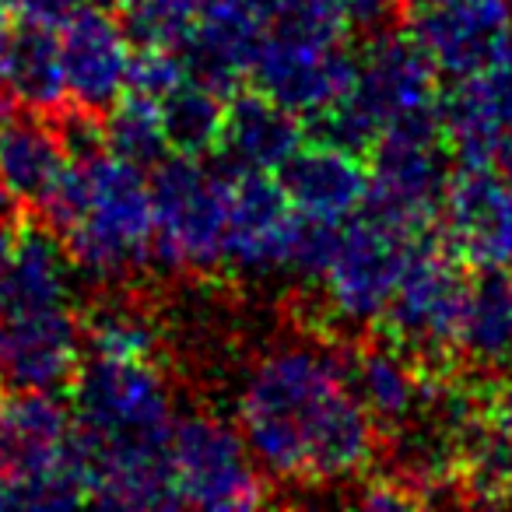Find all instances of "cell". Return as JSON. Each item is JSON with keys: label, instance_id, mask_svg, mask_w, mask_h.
Listing matches in <instances>:
<instances>
[{"label": "cell", "instance_id": "30bf717a", "mask_svg": "<svg viewBox=\"0 0 512 512\" xmlns=\"http://www.w3.org/2000/svg\"><path fill=\"white\" fill-rule=\"evenodd\" d=\"M411 246L414 239L369 214L344 225L320 278L334 320L351 323V327L376 323L397 292Z\"/></svg>", "mask_w": 512, "mask_h": 512}, {"label": "cell", "instance_id": "4dcf8cb0", "mask_svg": "<svg viewBox=\"0 0 512 512\" xmlns=\"http://www.w3.org/2000/svg\"><path fill=\"white\" fill-rule=\"evenodd\" d=\"M337 8H341L348 29L379 32V29H390L397 0H337Z\"/></svg>", "mask_w": 512, "mask_h": 512}, {"label": "cell", "instance_id": "7c38bea8", "mask_svg": "<svg viewBox=\"0 0 512 512\" xmlns=\"http://www.w3.org/2000/svg\"><path fill=\"white\" fill-rule=\"evenodd\" d=\"M302 214L274 172L235 169L228 176L225 264L253 278L288 271Z\"/></svg>", "mask_w": 512, "mask_h": 512}, {"label": "cell", "instance_id": "e575fe53", "mask_svg": "<svg viewBox=\"0 0 512 512\" xmlns=\"http://www.w3.org/2000/svg\"><path fill=\"white\" fill-rule=\"evenodd\" d=\"M8 46H11V25H8V15L0 8V116H8V88H4V67H8Z\"/></svg>", "mask_w": 512, "mask_h": 512}, {"label": "cell", "instance_id": "e0dca14e", "mask_svg": "<svg viewBox=\"0 0 512 512\" xmlns=\"http://www.w3.org/2000/svg\"><path fill=\"white\" fill-rule=\"evenodd\" d=\"M78 460L88 502L120 509H179L169 470V439H92L78 432Z\"/></svg>", "mask_w": 512, "mask_h": 512}, {"label": "cell", "instance_id": "9a60e30c", "mask_svg": "<svg viewBox=\"0 0 512 512\" xmlns=\"http://www.w3.org/2000/svg\"><path fill=\"white\" fill-rule=\"evenodd\" d=\"M337 362L358 404L369 411L379 432H404L442 393V376L418 365L397 344H348Z\"/></svg>", "mask_w": 512, "mask_h": 512}, {"label": "cell", "instance_id": "d4e9b609", "mask_svg": "<svg viewBox=\"0 0 512 512\" xmlns=\"http://www.w3.org/2000/svg\"><path fill=\"white\" fill-rule=\"evenodd\" d=\"M456 358L488 376L512 365V302L502 271H481V278L470 281Z\"/></svg>", "mask_w": 512, "mask_h": 512}, {"label": "cell", "instance_id": "cb8c5ba5", "mask_svg": "<svg viewBox=\"0 0 512 512\" xmlns=\"http://www.w3.org/2000/svg\"><path fill=\"white\" fill-rule=\"evenodd\" d=\"M4 88H8L11 99L39 116H53L67 106L57 25L39 22V18H22L11 29Z\"/></svg>", "mask_w": 512, "mask_h": 512}, {"label": "cell", "instance_id": "44dd1931", "mask_svg": "<svg viewBox=\"0 0 512 512\" xmlns=\"http://www.w3.org/2000/svg\"><path fill=\"white\" fill-rule=\"evenodd\" d=\"M264 36L267 22L253 0H207L179 50L190 78L204 81L228 99L249 78Z\"/></svg>", "mask_w": 512, "mask_h": 512}, {"label": "cell", "instance_id": "d590c367", "mask_svg": "<svg viewBox=\"0 0 512 512\" xmlns=\"http://www.w3.org/2000/svg\"><path fill=\"white\" fill-rule=\"evenodd\" d=\"M4 505H15V491H11V477H8V467L0 460V509Z\"/></svg>", "mask_w": 512, "mask_h": 512}, {"label": "cell", "instance_id": "9c48e42d", "mask_svg": "<svg viewBox=\"0 0 512 512\" xmlns=\"http://www.w3.org/2000/svg\"><path fill=\"white\" fill-rule=\"evenodd\" d=\"M169 470L179 505L214 512L267 502V481L239 428L214 414L176 418L169 435Z\"/></svg>", "mask_w": 512, "mask_h": 512}, {"label": "cell", "instance_id": "8d00e7d4", "mask_svg": "<svg viewBox=\"0 0 512 512\" xmlns=\"http://www.w3.org/2000/svg\"><path fill=\"white\" fill-rule=\"evenodd\" d=\"M435 4H442V0H397L400 11H411V15H421V11L435 8Z\"/></svg>", "mask_w": 512, "mask_h": 512}, {"label": "cell", "instance_id": "3957f363", "mask_svg": "<svg viewBox=\"0 0 512 512\" xmlns=\"http://www.w3.org/2000/svg\"><path fill=\"white\" fill-rule=\"evenodd\" d=\"M439 109V71L414 36L393 29L372 32L355 81L327 113L316 116L323 141L369 151L383 130L425 120Z\"/></svg>", "mask_w": 512, "mask_h": 512}, {"label": "cell", "instance_id": "ffe728a7", "mask_svg": "<svg viewBox=\"0 0 512 512\" xmlns=\"http://www.w3.org/2000/svg\"><path fill=\"white\" fill-rule=\"evenodd\" d=\"M439 137L460 165L491 162L495 141L512 127V50L491 67L456 81L439 95Z\"/></svg>", "mask_w": 512, "mask_h": 512}, {"label": "cell", "instance_id": "f1b7e54d", "mask_svg": "<svg viewBox=\"0 0 512 512\" xmlns=\"http://www.w3.org/2000/svg\"><path fill=\"white\" fill-rule=\"evenodd\" d=\"M85 348L102 358H155V330L134 309H102L85 323Z\"/></svg>", "mask_w": 512, "mask_h": 512}, {"label": "cell", "instance_id": "1f68e13d", "mask_svg": "<svg viewBox=\"0 0 512 512\" xmlns=\"http://www.w3.org/2000/svg\"><path fill=\"white\" fill-rule=\"evenodd\" d=\"M0 4L22 11V18H39V22L60 25L64 18H71L74 11L88 8L95 0H0Z\"/></svg>", "mask_w": 512, "mask_h": 512}, {"label": "cell", "instance_id": "484cf974", "mask_svg": "<svg viewBox=\"0 0 512 512\" xmlns=\"http://www.w3.org/2000/svg\"><path fill=\"white\" fill-rule=\"evenodd\" d=\"M169 137V151L183 158H204L218 151L221 130H225V95L197 78H186L179 88H172L165 99H158Z\"/></svg>", "mask_w": 512, "mask_h": 512}, {"label": "cell", "instance_id": "52a82bcc", "mask_svg": "<svg viewBox=\"0 0 512 512\" xmlns=\"http://www.w3.org/2000/svg\"><path fill=\"white\" fill-rule=\"evenodd\" d=\"M71 411L78 432L92 439L165 442L176 425L169 379L155 358L88 355L71 379Z\"/></svg>", "mask_w": 512, "mask_h": 512}, {"label": "cell", "instance_id": "7402d4cb", "mask_svg": "<svg viewBox=\"0 0 512 512\" xmlns=\"http://www.w3.org/2000/svg\"><path fill=\"white\" fill-rule=\"evenodd\" d=\"M74 158L64 137L43 116H0V186L15 204L39 214L60 193Z\"/></svg>", "mask_w": 512, "mask_h": 512}, {"label": "cell", "instance_id": "7a4b0ae2", "mask_svg": "<svg viewBox=\"0 0 512 512\" xmlns=\"http://www.w3.org/2000/svg\"><path fill=\"white\" fill-rule=\"evenodd\" d=\"M43 218L92 281L113 285L155 264L151 179L109 151L74 158Z\"/></svg>", "mask_w": 512, "mask_h": 512}, {"label": "cell", "instance_id": "277c9868", "mask_svg": "<svg viewBox=\"0 0 512 512\" xmlns=\"http://www.w3.org/2000/svg\"><path fill=\"white\" fill-rule=\"evenodd\" d=\"M0 460L15 505L64 509L88 502L74 411L53 390H18L15 400L0 404Z\"/></svg>", "mask_w": 512, "mask_h": 512}, {"label": "cell", "instance_id": "4fadbf2b", "mask_svg": "<svg viewBox=\"0 0 512 512\" xmlns=\"http://www.w3.org/2000/svg\"><path fill=\"white\" fill-rule=\"evenodd\" d=\"M442 235L467 271L512 267V186L484 165H460L442 193Z\"/></svg>", "mask_w": 512, "mask_h": 512}, {"label": "cell", "instance_id": "6da1fadb", "mask_svg": "<svg viewBox=\"0 0 512 512\" xmlns=\"http://www.w3.org/2000/svg\"><path fill=\"white\" fill-rule=\"evenodd\" d=\"M235 421L267 477L334 484L358 477L376 456L379 428L337 362V344H285L242 379Z\"/></svg>", "mask_w": 512, "mask_h": 512}, {"label": "cell", "instance_id": "5bb4252c", "mask_svg": "<svg viewBox=\"0 0 512 512\" xmlns=\"http://www.w3.org/2000/svg\"><path fill=\"white\" fill-rule=\"evenodd\" d=\"M57 36L67 99L85 113H106L127 92L130 81L134 46L127 25L88 4L57 25Z\"/></svg>", "mask_w": 512, "mask_h": 512}, {"label": "cell", "instance_id": "ba28073f", "mask_svg": "<svg viewBox=\"0 0 512 512\" xmlns=\"http://www.w3.org/2000/svg\"><path fill=\"white\" fill-rule=\"evenodd\" d=\"M439 116L407 120L383 130L369 148V218L397 228L407 239L428 235L446 193Z\"/></svg>", "mask_w": 512, "mask_h": 512}, {"label": "cell", "instance_id": "4316f807", "mask_svg": "<svg viewBox=\"0 0 512 512\" xmlns=\"http://www.w3.org/2000/svg\"><path fill=\"white\" fill-rule=\"evenodd\" d=\"M102 144L109 155L137 165V169H155L169 158V137H165L162 109L155 99L137 92H123L102 120Z\"/></svg>", "mask_w": 512, "mask_h": 512}, {"label": "cell", "instance_id": "f546056e", "mask_svg": "<svg viewBox=\"0 0 512 512\" xmlns=\"http://www.w3.org/2000/svg\"><path fill=\"white\" fill-rule=\"evenodd\" d=\"M190 78L186 60L172 46H141V53H134L130 60V81L127 92L148 95V99H165L172 88H179Z\"/></svg>", "mask_w": 512, "mask_h": 512}, {"label": "cell", "instance_id": "ac0fdd59", "mask_svg": "<svg viewBox=\"0 0 512 512\" xmlns=\"http://www.w3.org/2000/svg\"><path fill=\"white\" fill-rule=\"evenodd\" d=\"M414 39L435 71L460 81L512 50V11L505 0H442L421 11Z\"/></svg>", "mask_w": 512, "mask_h": 512}, {"label": "cell", "instance_id": "8fae6325", "mask_svg": "<svg viewBox=\"0 0 512 512\" xmlns=\"http://www.w3.org/2000/svg\"><path fill=\"white\" fill-rule=\"evenodd\" d=\"M256 92L285 106L302 120L327 113L355 81V60L344 50V39L267 32L253 60Z\"/></svg>", "mask_w": 512, "mask_h": 512}, {"label": "cell", "instance_id": "836d02e7", "mask_svg": "<svg viewBox=\"0 0 512 512\" xmlns=\"http://www.w3.org/2000/svg\"><path fill=\"white\" fill-rule=\"evenodd\" d=\"M491 162H495L498 179L512 186V127L495 141V148H491Z\"/></svg>", "mask_w": 512, "mask_h": 512}, {"label": "cell", "instance_id": "d6a6232c", "mask_svg": "<svg viewBox=\"0 0 512 512\" xmlns=\"http://www.w3.org/2000/svg\"><path fill=\"white\" fill-rule=\"evenodd\" d=\"M11 249H15V225H11V218H0V313H4V302H8Z\"/></svg>", "mask_w": 512, "mask_h": 512}, {"label": "cell", "instance_id": "5b68a950", "mask_svg": "<svg viewBox=\"0 0 512 512\" xmlns=\"http://www.w3.org/2000/svg\"><path fill=\"white\" fill-rule=\"evenodd\" d=\"M467 267L435 235L414 239L400 285L383 320V334L418 365L446 376L456 362L460 323L467 309Z\"/></svg>", "mask_w": 512, "mask_h": 512}, {"label": "cell", "instance_id": "603a6c76", "mask_svg": "<svg viewBox=\"0 0 512 512\" xmlns=\"http://www.w3.org/2000/svg\"><path fill=\"white\" fill-rule=\"evenodd\" d=\"M302 144H306L302 116L288 113L285 106H278L267 95L242 92L228 102L218 148L228 155L232 169L274 172L278 176Z\"/></svg>", "mask_w": 512, "mask_h": 512}, {"label": "cell", "instance_id": "2e32d148", "mask_svg": "<svg viewBox=\"0 0 512 512\" xmlns=\"http://www.w3.org/2000/svg\"><path fill=\"white\" fill-rule=\"evenodd\" d=\"M85 351V323L74 306L0 316V379L15 390H57L74 379Z\"/></svg>", "mask_w": 512, "mask_h": 512}, {"label": "cell", "instance_id": "d6986e66", "mask_svg": "<svg viewBox=\"0 0 512 512\" xmlns=\"http://www.w3.org/2000/svg\"><path fill=\"white\" fill-rule=\"evenodd\" d=\"M278 179L302 218L348 225L369 197V158L365 151L320 137L302 144L278 172Z\"/></svg>", "mask_w": 512, "mask_h": 512}, {"label": "cell", "instance_id": "74e56055", "mask_svg": "<svg viewBox=\"0 0 512 512\" xmlns=\"http://www.w3.org/2000/svg\"><path fill=\"white\" fill-rule=\"evenodd\" d=\"M509 302H512V281H509Z\"/></svg>", "mask_w": 512, "mask_h": 512}, {"label": "cell", "instance_id": "83f0119b", "mask_svg": "<svg viewBox=\"0 0 512 512\" xmlns=\"http://www.w3.org/2000/svg\"><path fill=\"white\" fill-rule=\"evenodd\" d=\"M123 11L130 39L141 46H179L186 43L193 22L207 8V0H116Z\"/></svg>", "mask_w": 512, "mask_h": 512}, {"label": "cell", "instance_id": "8992f818", "mask_svg": "<svg viewBox=\"0 0 512 512\" xmlns=\"http://www.w3.org/2000/svg\"><path fill=\"white\" fill-rule=\"evenodd\" d=\"M228 176L200 158L172 155L155 165V264L165 271H214L225 267Z\"/></svg>", "mask_w": 512, "mask_h": 512}]
</instances>
